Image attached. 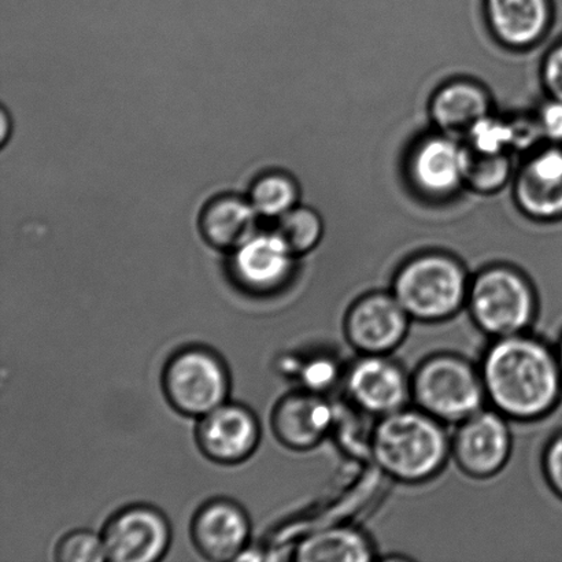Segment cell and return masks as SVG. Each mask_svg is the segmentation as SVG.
<instances>
[{
    "label": "cell",
    "mask_w": 562,
    "mask_h": 562,
    "mask_svg": "<svg viewBox=\"0 0 562 562\" xmlns=\"http://www.w3.org/2000/svg\"><path fill=\"white\" fill-rule=\"evenodd\" d=\"M482 379L487 398L501 415L517 420L543 416L561 395L558 356L521 334L498 338L484 357Z\"/></svg>",
    "instance_id": "1"
},
{
    "label": "cell",
    "mask_w": 562,
    "mask_h": 562,
    "mask_svg": "<svg viewBox=\"0 0 562 562\" xmlns=\"http://www.w3.org/2000/svg\"><path fill=\"white\" fill-rule=\"evenodd\" d=\"M372 449L389 475L415 483L439 472L450 446L437 418L423 411L401 409L383 416L374 429Z\"/></svg>",
    "instance_id": "2"
},
{
    "label": "cell",
    "mask_w": 562,
    "mask_h": 562,
    "mask_svg": "<svg viewBox=\"0 0 562 562\" xmlns=\"http://www.w3.org/2000/svg\"><path fill=\"white\" fill-rule=\"evenodd\" d=\"M394 296L411 317L439 322L453 316L465 302V273L445 256L416 258L395 278Z\"/></svg>",
    "instance_id": "3"
},
{
    "label": "cell",
    "mask_w": 562,
    "mask_h": 562,
    "mask_svg": "<svg viewBox=\"0 0 562 562\" xmlns=\"http://www.w3.org/2000/svg\"><path fill=\"white\" fill-rule=\"evenodd\" d=\"M423 412L439 422H464L482 411L486 389L482 374L461 358L440 356L423 363L412 382Z\"/></svg>",
    "instance_id": "4"
},
{
    "label": "cell",
    "mask_w": 562,
    "mask_h": 562,
    "mask_svg": "<svg viewBox=\"0 0 562 562\" xmlns=\"http://www.w3.org/2000/svg\"><path fill=\"white\" fill-rule=\"evenodd\" d=\"M164 393L181 415L202 417L227 402L231 380L222 357L206 347H189L164 369Z\"/></svg>",
    "instance_id": "5"
},
{
    "label": "cell",
    "mask_w": 562,
    "mask_h": 562,
    "mask_svg": "<svg viewBox=\"0 0 562 562\" xmlns=\"http://www.w3.org/2000/svg\"><path fill=\"white\" fill-rule=\"evenodd\" d=\"M473 319L488 335H519L531 324L537 301L531 285L508 268L479 274L468 291Z\"/></svg>",
    "instance_id": "6"
},
{
    "label": "cell",
    "mask_w": 562,
    "mask_h": 562,
    "mask_svg": "<svg viewBox=\"0 0 562 562\" xmlns=\"http://www.w3.org/2000/svg\"><path fill=\"white\" fill-rule=\"evenodd\" d=\"M102 538L110 561L154 562L168 552L172 531L161 512L135 505L114 515L104 526Z\"/></svg>",
    "instance_id": "7"
},
{
    "label": "cell",
    "mask_w": 562,
    "mask_h": 562,
    "mask_svg": "<svg viewBox=\"0 0 562 562\" xmlns=\"http://www.w3.org/2000/svg\"><path fill=\"white\" fill-rule=\"evenodd\" d=\"M196 442L209 460L223 465L240 464L260 443V424L249 407L225 402L201 417Z\"/></svg>",
    "instance_id": "8"
},
{
    "label": "cell",
    "mask_w": 562,
    "mask_h": 562,
    "mask_svg": "<svg viewBox=\"0 0 562 562\" xmlns=\"http://www.w3.org/2000/svg\"><path fill=\"white\" fill-rule=\"evenodd\" d=\"M512 448L508 424L499 412L479 411L461 423L453 442L457 464L473 477L503 470Z\"/></svg>",
    "instance_id": "9"
},
{
    "label": "cell",
    "mask_w": 562,
    "mask_h": 562,
    "mask_svg": "<svg viewBox=\"0 0 562 562\" xmlns=\"http://www.w3.org/2000/svg\"><path fill=\"white\" fill-rule=\"evenodd\" d=\"M409 317L394 295H368L347 314V338L363 355L383 356L404 340Z\"/></svg>",
    "instance_id": "10"
},
{
    "label": "cell",
    "mask_w": 562,
    "mask_h": 562,
    "mask_svg": "<svg viewBox=\"0 0 562 562\" xmlns=\"http://www.w3.org/2000/svg\"><path fill=\"white\" fill-rule=\"evenodd\" d=\"M191 537L198 552L212 561L239 559L250 538V520L239 504L213 499L196 512Z\"/></svg>",
    "instance_id": "11"
},
{
    "label": "cell",
    "mask_w": 562,
    "mask_h": 562,
    "mask_svg": "<svg viewBox=\"0 0 562 562\" xmlns=\"http://www.w3.org/2000/svg\"><path fill=\"white\" fill-rule=\"evenodd\" d=\"M294 255L278 235L257 236L236 249L231 277L251 295H271L283 289L292 273Z\"/></svg>",
    "instance_id": "12"
},
{
    "label": "cell",
    "mask_w": 562,
    "mask_h": 562,
    "mask_svg": "<svg viewBox=\"0 0 562 562\" xmlns=\"http://www.w3.org/2000/svg\"><path fill=\"white\" fill-rule=\"evenodd\" d=\"M347 391L361 409L387 416L404 409L412 384L394 362L383 356H367L347 374Z\"/></svg>",
    "instance_id": "13"
},
{
    "label": "cell",
    "mask_w": 562,
    "mask_h": 562,
    "mask_svg": "<svg viewBox=\"0 0 562 562\" xmlns=\"http://www.w3.org/2000/svg\"><path fill=\"white\" fill-rule=\"evenodd\" d=\"M333 412L316 394L295 393L284 396L272 416L274 435L286 448L312 449L328 432Z\"/></svg>",
    "instance_id": "14"
},
{
    "label": "cell",
    "mask_w": 562,
    "mask_h": 562,
    "mask_svg": "<svg viewBox=\"0 0 562 562\" xmlns=\"http://www.w3.org/2000/svg\"><path fill=\"white\" fill-rule=\"evenodd\" d=\"M517 201L532 216L549 218L562 213V151L539 154L525 169L516 187Z\"/></svg>",
    "instance_id": "15"
},
{
    "label": "cell",
    "mask_w": 562,
    "mask_h": 562,
    "mask_svg": "<svg viewBox=\"0 0 562 562\" xmlns=\"http://www.w3.org/2000/svg\"><path fill=\"white\" fill-rule=\"evenodd\" d=\"M256 217L251 202L235 195L218 196L202 213L203 238L216 249L235 251L252 238Z\"/></svg>",
    "instance_id": "16"
},
{
    "label": "cell",
    "mask_w": 562,
    "mask_h": 562,
    "mask_svg": "<svg viewBox=\"0 0 562 562\" xmlns=\"http://www.w3.org/2000/svg\"><path fill=\"white\" fill-rule=\"evenodd\" d=\"M465 148L450 137H437L418 148L413 159V175L422 189L445 194L464 179Z\"/></svg>",
    "instance_id": "17"
},
{
    "label": "cell",
    "mask_w": 562,
    "mask_h": 562,
    "mask_svg": "<svg viewBox=\"0 0 562 562\" xmlns=\"http://www.w3.org/2000/svg\"><path fill=\"white\" fill-rule=\"evenodd\" d=\"M490 21L501 41L527 46L548 24V0H487Z\"/></svg>",
    "instance_id": "18"
},
{
    "label": "cell",
    "mask_w": 562,
    "mask_h": 562,
    "mask_svg": "<svg viewBox=\"0 0 562 562\" xmlns=\"http://www.w3.org/2000/svg\"><path fill=\"white\" fill-rule=\"evenodd\" d=\"M487 99L476 87L454 85L438 92L432 103L435 123L450 136L470 134L487 115Z\"/></svg>",
    "instance_id": "19"
},
{
    "label": "cell",
    "mask_w": 562,
    "mask_h": 562,
    "mask_svg": "<svg viewBox=\"0 0 562 562\" xmlns=\"http://www.w3.org/2000/svg\"><path fill=\"white\" fill-rule=\"evenodd\" d=\"M300 561L366 562L372 548L361 532L352 528H330L306 539L297 549Z\"/></svg>",
    "instance_id": "20"
},
{
    "label": "cell",
    "mask_w": 562,
    "mask_h": 562,
    "mask_svg": "<svg viewBox=\"0 0 562 562\" xmlns=\"http://www.w3.org/2000/svg\"><path fill=\"white\" fill-rule=\"evenodd\" d=\"M296 201L297 187L285 173L263 175L251 189V205L258 214L269 218L284 216L295 207Z\"/></svg>",
    "instance_id": "21"
},
{
    "label": "cell",
    "mask_w": 562,
    "mask_h": 562,
    "mask_svg": "<svg viewBox=\"0 0 562 562\" xmlns=\"http://www.w3.org/2000/svg\"><path fill=\"white\" fill-rule=\"evenodd\" d=\"M274 235L279 236L292 255H305L322 239L323 223L311 209L294 207L279 218Z\"/></svg>",
    "instance_id": "22"
},
{
    "label": "cell",
    "mask_w": 562,
    "mask_h": 562,
    "mask_svg": "<svg viewBox=\"0 0 562 562\" xmlns=\"http://www.w3.org/2000/svg\"><path fill=\"white\" fill-rule=\"evenodd\" d=\"M509 175V162L505 154L488 156L467 150L464 179L477 190H494L504 184Z\"/></svg>",
    "instance_id": "23"
},
{
    "label": "cell",
    "mask_w": 562,
    "mask_h": 562,
    "mask_svg": "<svg viewBox=\"0 0 562 562\" xmlns=\"http://www.w3.org/2000/svg\"><path fill=\"white\" fill-rule=\"evenodd\" d=\"M59 562H102L108 560L102 536L80 530L68 533L55 550Z\"/></svg>",
    "instance_id": "24"
},
{
    "label": "cell",
    "mask_w": 562,
    "mask_h": 562,
    "mask_svg": "<svg viewBox=\"0 0 562 562\" xmlns=\"http://www.w3.org/2000/svg\"><path fill=\"white\" fill-rule=\"evenodd\" d=\"M471 146L473 150L488 154V156H498L504 154L505 148L517 140L514 126L486 117L473 125L470 134Z\"/></svg>",
    "instance_id": "25"
},
{
    "label": "cell",
    "mask_w": 562,
    "mask_h": 562,
    "mask_svg": "<svg viewBox=\"0 0 562 562\" xmlns=\"http://www.w3.org/2000/svg\"><path fill=\"white\" fill-rule=\"evenodd\" d=\"M544 472H547L550 486L562 498V435L549 445L544 454Z\"/></svg>",
    "instance_id": "26"
},
{
    "label": "cell",
    "mask_w": 562,
    "mask_h": 562,
    "mask_svg": "<svg viewBox=\"0 0 562 562\" xmlns=\"http://www.w3.org/2000/svg\"><path fill=\"white\" fill-rule=\"evenodd\" d=\"M335 374L333 363L319 360L308 363L305 371H303V379H305L308 387L316 390L327 387L328 384L333 383Z\"/></svg>",
    "instance_id": "27"
},
{
    "label": "cell",
    "mask_w": 562,
    "mask_h": 562,
    "mask_svg": "<svg viewBox=\"0 0 562 562\" xmlns=\"http://www.w3.org/2000/svg\"><path fill=\"white\" fill-rule=\"evenodd\" d=\"M541 126L550 139L562 143V101L555 99L542 110Z\"/></svg>",
    "instance_id": "28"
},
{
    "label": "cell",
    "mask_w": 562,
    "mask_h": 562,
    "mask_svg": "<svg viewBox=\"0 0 562 562\" xmlns=\"http://www.w3.org/2000/svg\"><path fill=\"white\" fill-rule=\"evenodd\" d=\"M544 81L553 97L562 101V46L550 54L544 66Z\"/></svg>",
    "instance_id": "29"
},
{
    "label": "cell",
    "mask_w": 562,
    "mask_h": 562,
    "mask_svg": "<svg viewBox=\"0 0 562 562\" xmlns=\"http://www.w3.org/2000/svg\"><path fill=\"white\" fill-rule=\"evenodd\" d=\"M8 126H9V119L8 113H5V110L2 112V143L4 145L5 140H8Z\"/></svg>",
    "instance_id": "30"
},
{
    "label": "cell",
    "mask_w": 562,
    "mask_h": 562,
    "mask_svg": "<svg viewBox=\"0 0 562 562\" xmlns=\"http://www.w3.org/2000/svg\"><path fill=\"white\" fill-rule=\"evenodd\" d=\"M558 358H559V362H560V367H561V372H562V340H561V344H560V350H559Z\"/></svg>",
    "instance_id": "31"
}]
</instances>
